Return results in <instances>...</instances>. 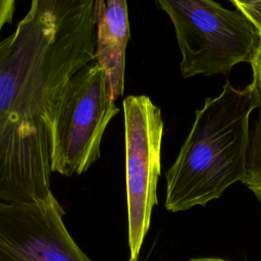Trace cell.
<instances>
[{
	"label": "cell",
	"instance_id": "6da1fadb",
	"mask_svg": "<svg viewBox=\"0 0 261 261\" xmlns=\"http://www.w3.org/2000/svg\"><path fill=\"white\" fill-rule=\"evenodd\" d=\"M96 60L94 0H31L0 41V201L47 202L50 128L70 80Z\"/></svg>",
	"mask_w": 261,
	"mask_h": 261
},
{
	"label": "cell",
	"instance_id": "7a4b0ae2",
	"mask_svg": "<svg viewBox=\"0 0 261 261\" xmlns=\"http://www.w3.org/2000/svg\"><path fill=\"white\" fill-rule=\"evenodd\" d=\"M261 107L254 82L243 89L226 81L221 93L207 98L176 159L165 173V208L182 212L205 206L243 181L250 144V116Z\"/></svg>",
	"mask_w": 261,
	"mask_h": 261
},
{
	"label": "cell",
	"instance_id": "3957f363",
	"mask_svg": "<svg viewBox=\"0 0 261 261\" xmlns=\"http://www.w3.org/2000/svg\"><path fill=\"white\" fill-rule=\"evenodd\" d=\"M170 18L181 54L184 77L227 75L243 62L251 63L260 33L240 10L214 0H154Z\"/></svg>",
	"mask_w": 261,
	"mask_h": 261
},
{
	"label": "cell",
	"instance_id": "277c9868",
	"mask_svg": "<svg viewBox=\"0 0 261 261\" xmlns=\"http://www.w3.org/2000/svg\"><path fill=\"white\" fill-rule=\"evenodd\" d=\"M118 111L100 63L95 60L75 72L65 85L52 117V172L64 176L86 172L100 158L103 135Z\"/></svg>",
	"mask_w": 261,
	"mask_h": 261
},
{
	"label": "cell",
	"instance_id": "5b68a950",
	"mask_svg": "<svg viewBox=\"0 0 261 261\" xmlns=\"http://www.w3.org/2000/svg\"><path fill=\"white\" fill-rule=\"evenodd\" d=\"M129 258L138 259L157 204L164 123L160 108L145 95L122 102Z\"/></svg>",
	"mask_w": 261,
	"mask_h": 261
},
{
	"label": "cell",
	"instance_id": "8992f818",
	"mask_svg": "<svg viewBox=\"0 0 261 261\" xmlns=\"http://www.w3.org/2000/svg\"><path fill=\"white\" fill-rule=\"evenodd\" d=\"M57 199L0 201V261H93L70 236Z\"/></svg>",
	"mask_w": 261,
	"mask_h": 261
},
{
	"label": "cell",
	"instance_id": "52a82bcc",
	"mask_svg": "<svg viewBox=\"0 0 261 261\" xmlns=\"http://www.w3.org/2000/svg\"><path fill=\"white\" fill-rule=\"evenodd\" d=\"M95 19L96 61L104 68L115 100L124 91L125 52L130 37L126 0H105V8L95 11Z\"/></svg>",
	"mask_w": 261,
	"mask_h": 261
},
{
	"label": "cell",
	"instance_id": "ba28073f",
	"mask_svg": "<svg viewBox=\"0 0 261 261\" xmlns=\"http://www.w3.org/2000/svg\"><path fill=\"white\" fill-rule=\"evenodd\" d=\"M250 130L247 171L243 184L261 201V107Z\"/></svg>",
	"mask_w": 261,
	"mask_h": 261
},
{
	"label": "cell",
	"instance_id": "9c48e42d",
	"mask_svg": "<svg viewBox=\"0 0 261 261\" xmlns=\"http://www.w3.org/2000/svg\"><path fill=\"white\" fill-rule=\"evenodd\" d=\"M261 33V0H230Z\"/></svg>",
	"mask_w": 261,
	"mask_h": 261
},
{
	"label": "cell",
	"instance_id": "30bf717a",
	"mask_svg": "<svg viewBox=\"0 0 261 261\" xmlns=\"http://www.w3.org/2000/svg\"><path fill=\"white\" fill-rule=\"evenodd\" d=\"M16 0H0V34L3 27L11 22Z\"/></svg>",
	"mask_w": 261,
	"mask_h": 261
},
{
	"label": "cell",
	"instance_id": "8fae6325",
	"mask_svg": "<svg viewBox=\"0 0 261 261\" xmlns=\"http://www.w3.org/2000/svg\"><path fill=\"white\" fill-rule=\"evenodd\" d=\"M251 67L253 70V81L257 86L261 94V48L258 46L256 53L251 61Z\"/></svg>",
	"mask_w": 261,
	"mask_h": 261
},
{
	"label": "cell",
	"instance_id": "7c38bea8",
	"mask_svg": "<svg viewBox=\"0 0 261 261\" xmlns=\"http://www.w3.org/2000/svg\"><path fill=\"white\" fill-rule=\"evenodd\" d=\"M188 261H229V260L217 258V257H198V258L189 259Z\"/></svg>",
	"mask_w": 261,
	"mask_h": 261
},
{
	"label": "cell",
	"instance_id": "4fadbf2b",
	"mask_svg": "<svg viewBox=\"0 0 261 261\" xmlns=\"http://www.w3.org/2000/svg\"><path fill=\"white\" fill-rule=\"evenodd\" d=\"M128 261H138V259H134V258H129Z\"/></svg>",
	"mask_w": 261,
	"mask_h": 261
},
{
	"label": "cell",
	"instance_id": "5bb4252c",
	"mask_svg": "<svg viewBox=\"0 0 261 261\" xmlns=\"http://www.w3.org/2000/svg\"><path fill=\"white\" fill-rule=\"evenodd\" d=\"M259 47L261 48V33H260V44H259Z\"/></svg>",
	"mask_w": 261,
	"mask_h": 261
}]
</instances>
